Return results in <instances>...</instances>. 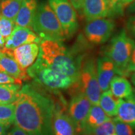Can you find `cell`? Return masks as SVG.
<instances>
[{
  "mask_svg": "<svg viewBox=\"0 0 135 135\" xmlns=\"http://www.w3.org/2000/svg\"><path fill=\"white\" fill-rule=\"evenodd\" d=\"M134 45V40L128 35L126 30L123 29L113 37L104 48V56L112 61L118 75L128 76L126 70Z\"/></svg>",
  "mask_w": 135,
  "mask_h": 135,
  "instance_id": "6",
  "label": "cell"
},
{
  "mask_svg": "<svg viewBox=\"0 0 135 135\" xmlns=\"http://www.w3.org/2000/svg\"><path fill=\"white\" fill-rule=\"evenodd\" d=\"M134 0H121V4H120V7L121 9L123 12L124 13L126 8L129 4H130L131 3H133Z\"/></svg>",
  "mask_w": 135,
  "mask_h": 135,
  "instance_id": "34",
  "label": "cell"
},
{
  "mask_svg": "<svg viewBox=\"0 0 135 135\" xmlns=\"http://www.w3.org/2000/svg\"><path fill=\"white\" fill-rule=\"evenodd\" d=\"M48 4L61 25L66 40L73 36L79 29V23L76 12L70 1L48 0Z\"/></svg>",
  "mask_w": 135,
  "mask_h": 135,
  "instance_id": "7",
  "label": "cell"
},
{
  "mask_svg": "<svg viewBox=\"0 0 135 135\" xmlns=\"http://www.w3.org/2000/svg\"><path fill=\"white\" fill-rule=\"evenodd\" d=\"M111 135H117L116 134V133H114V134H111Z\"/></svg>",
  "mask_w": 135,
  "mask_h": 135,
  "instance_id": "38",
  "label": "cell"
},
{
  "mask_svg": "<svg viewBox=\"0 0 135 135\" xmlns=\"http://www.w3.org/2000/svg\"><path fill=\"white\" fill-rule=\"evenodd\" d=\"M7 135H28V134L21 128L15 126Z\"/></svg>",
  "mask_w": 135,
  "mask_h": 135,
  "instance_id": "31",
  "label": "cell"
},
{
  "mask_svg": "<svg viewBox=\"0 0 135 135\" xmlns=\"http://www.w3.org/2000/svg\"><path fill=\"white\" fill-rule=\"evenodd\" d=\"M8 83H17L19 84L16 79L10 76L8 74L4 72L0 71V84H8Z\"/></svg>",
  "mask_w": 135,
  "mask_h": 135,
  "instance_id": "29",
  "label": "cell"
},
{
  "mask_svg": "<svg viewBox=\"0 0 135 135\" xmlns=\"http://www.w3.org/2000/svg\"><path fill=\"white\" fill-rule=\"evenodd\" d=\"M23 0H1L0 2V13L15 21L21 7Z\"/></svg>",
  "mask_w": 135,
  "mask_h": 135,
  "instance_id": "22",
  "label": "cell"
},
{
  "mask_svg": "<svg viewBox=\"0 0 135 135\" xmlns=\"http://www.w3.org/2000/svg\"><path fill=\"white\" fill-rule=\"evenodd\" d=\"M129 76H130V80L131 81V83H132L133 84V86L135 87V72L133 73Z\"/></svg>",
  "mask_w": 135,
  "mask_h": 135,
  "instance_id": "37",
  "label": "cell"
},
{
  "mask_svg": "<svg viewBox=\"0 0 135 135\" xmlns=\"http://www.w3.org/2000/svg\"><path fill=\"white\" fill-rule=\"evenodd\" d=\"M126 12L127 14L134 15L135 14V0L130 4H129L126 8Z\"/></svg>",
  "mask_w": 135,
  "mask_h": 135,
  "instance_id": "33",
  "label": "cell"
},
{
  "mask_svg": "<svg viewBox=\"0 0 135 135\" xmlns=\"http://www.w3.org/2000/svg\"><path fill=\"white\" fill-rule=\"evenodd\" d=\"M38 6V0H23L15 20L16 26L32 28L34 18Z\"/></svg>",
  "mask_w": 135,
  "mask_h": 135,
  "instance_id": "15",
  "label": "cell"
},
{
  "mask_svg": "<svg viewBox=\"0 0 135 135\" xmlns=\"http://www.w3.org/2000/svg\"><path fill=\"white\" fill-rule=\"evenodd\" d=\"M75 10H77L80 13H81V8L83 0H69Z\"/></svg>",
  "mask_w": 135,
  "mask_h": 135,
  "instance_id": "32",
  "label": "cell"
},
{
  "mask_svg": "<svg viewBox=\"0 0 135 135\" xmlns=\"http://www.w3.org/2000/svg\"><path fill=\"white\" fill-rule=\"evenodd\" d=\"M116 118L135 129V89L130 97L120 99Z\"/></svg>",
  "mask_w": 135,
  "mask_h": 135,
  "instance_id": "16",
  "label": "cell"
},
{
  "mask_svg": "<svg viewBox=\"0 0 135 135\" xmlns=\"http://www.w3.org/2000/svg\"><path fill=\"white\" fill-rule=\"evenodd\" d=\"M98 80L101 91H106L109 89L111 80L117 74V70L113 61L106 56L97 59Z\"/></svg>",
  "mask_w": 135,
  "mask_h": 135,
  "instance_id": "13",
  "label": "cell"
},
{
  "mask_svg": "<svg viewBox=\"0 0 135 135\" xmlns=\"http://www.w3.org/2000/svg\"><path fill=\"white\" fill-rule=\"evenodd\" d=\"M115 126V133L117 135H135L134 129L130 125L113 118Z\"/></svg>",
  "mask_w": 135,
  "mask_h": 135,
  "instance_id": "27",
  "label": "cell"
},
{
  "mask_svg": "<svg viewBox=\"0 0 135 135\" xmlns=\"http://www.w3.org/2000/svg\"><path fill=\"white\" fill-rule=\"evenodd\" d=\"M38 56L53 70L77 81L79 75L77 61L62 41L42 40L40 43Z\"/></svg>",
  "mask_w": 135,
  "mask_h": 135,
  "instance_id": "2",
  "label": "cell"
},
{
  "mask_svg": "<svg viewBox=\"0 0 135 135\" xmlns=\"http://www.w3.org/2000/svg\"><path fill=\"white\" fill-rule=\"evenodd\" d=\"M4 42H5V39L2 36V35L0 33V49L4 48Z\"/></svg>",
  "mask_w": 135,
  "mask_h": 135,
  "instance_id": "36",
  "label": "cell"
},
{
  "mask_svg": "<svg viewBox=\"0 0 135 135\" xmlns=\"http://www.w3.org/2000/svg\"><path fill=\"white\" fill-rule=\"evenodd\" d=\"M126 31L129 35L135 38V15L130 16L126 21Z\"/></svg>",
  "mask_w": 135,
  "mask_h": 135,
  "instance_id": "28",
  "label": "cell"
},
{
  "mask_svg": "<svg viewBox=\"0 0 135 135\" xmlns=\"http://www.w3.org/2000/svg\"><path fill=\"white\" fill-rule=\"evenodd\" d=\"M27 74L40 86L51 90L68 89L76 82L71 78L53 70L40 56L26 70Z\"/></svg>",
  "mask_w": 135,
  "mask_h": 135,
  "instance_id": "5",
  "label": "cell"
},
{
  "mask_svg": "<svg viewBox=\"0 0 135 135\" xmlns=\"http://www.w3.org/2000/svg\"><path fill=\"white\" fill-rule=\"evenodd\" d=\"M8 50L22 70L26 71L38 58L40 46L38 43H31Z\"/></svg>",
  "mask_w": 135,
  "mask_h": 135,
  "instance_id": "11",
  "label": "cell"
},
{
  "mask_svg": "<svg viewBox=\"0 0 135 135\" xmlns=\"http://www.w3.org/2000/svg\"><path fill=\"white\" fill-rule=\"evenodd\" d=\"M31 29L42 40L63 42L66 40L60 22L46 2H42L38 4Z\"/></svg>",
  "mask_w": 135,
  "mask_h": 135,
  "instance_id": "4",
  "label": "cell"
},
{
  "mask_svg": "<svg viewBox=\"0 0 135 135\" xmlns=\"http://www.w3.org/2000/svg\"><path fill=\"white\" fill-rule=\"evenodd\" d=\"M115 22L111 18H100L87 22L84 33L88 41L93 45L106 43L113 33Z\"/></svg>",
  "mask_w": 135,
  "mask_h": 135,
  "instance_id": "8",
  "label": "cell"
},
{
  "mask_svg": "<svg viewBox=\"0 0 135 135\" xmlns=\"http://www.w3.org/2000/svg\"><path fill=\"white\" fill-rule=\"evenodd\" d=\"M8 127L4 126L2 123H0V135H5L6 134V129H8Z\"/></svg>",
  "mask_w": 135,
  "mask_h": 135,
  "instance_id": "35",
  "label": "cell"
},
{
  "mask_svg": "<svg viewBox=\"0 0 135 135\" xmlns=\"http://www.w3.org/2000/svg\"><path fill=\"white\" fill-rule=\"evenodd\" d=\"M15 103L0 104V123L9 128L15 121Z\"/></svg>",
  "mask_w": 135,
  "mask_h": 135,
  "instance_id": "23",
  "label": "cell"
},
{
  "mask_svg": "<svg viewBox=\"0 0 135 135\" xmlns=\"http://www.w3.org/2000/svg\"><path fill=\"white\" fill-rule=\"evenodd\" d=\"M108 9V18H113L124 15L121 10L120 4L121 0H106Z\"/></svg>",
  "mask_w": 135,
  "mask_h": 135,
  "instance_id": "26",
  "label": "cell"
},
{
  "mask_svg": "<svg viewBox=\"0 0 135 135\" xmlns=\"http://www.w3.org/2000/svg\"><path fill=\"white\" fill-rule=\"evenodd\" d=\"M15 125L28 135H54V98L40 87L26 84L20 89L14 102Z\"/></svg>",
  "mask_w": 135,
  "mask_h": 135,
  "instance_id": "1",
  "label": "cell"
},
{
  "mask_svg": "<svg viewBox=\"0 0 135 135\" xmlns=\"http://www.w3.org/2000/svg\"><path fill=\"white\" fill-rule=\"evenodd\" d=\"M16 25L13 20L0 15V33L4 39L11 35Z\"/></svg>",
  "mask_w": 135,
  "mask_h": 135,
  "instance_id": "25",
  "label": "cell"
},
{
  "mask_svg": "<svg viewBox=\"0 0 135 135\" xmlns=\"http://www.w3.org/2000/svg\"><path fill=\"white\" fill-rule=\"evenodd\" d=\"M109 90L119 99H126L130 97L134 93L131 83L123 76H114L109 84Z\"/></svg>",
  "mask_w": 135,
  "mask_h": 135,
  "instance_id": "19",
  "label": "cell"
},
{
  "mask_svg": "<svg viewBox=\"0 0 135 135\" xmlns=\"http://www.w3.org/2000/svg\"><path fill=\"white\" fill-rule=\"evenodd\" d=\"M119 100L120 99L116 97L108 89L101 94L99 105L109 117H116Z\"/></svg>",
  "mask_w": 135,
  "mask_h": 135,
  "instance_id": "20",
  "label": "cell"
},
{
  "mask_svg": "<svg viewBox=\"0 0 135 135\" xmlns=\"http://www.w3.org/2000/svg\"><path fill=\"white\" fill-rule=\"evenodd\" d=\"M91 104L88 98L83 93L78 92L71 94V98L67 108V114L75 124L77 134H81Z\"/></svg>",
  "mask_w": 135,
  "mask_h": 135,
  "instance_id": "9",
  "label": "cell"
},
{
  "mask_svg": "<svg viewBox=\"0 0 135 135\" xmlns=\"http://www.w3.org/2000/svg\"><path fill=\"white\" fill-rule=\"evenodd\" d=\"M0 71L14 78L20 84L23 80L30 79L26 71L22 70L7 49L4 48L0 49Z\"/></svg>",
  "mask_w": 135,
  "mask_h": 135,
  "instance_id": "12",
  "label": "cell"
},
{
  "mask_svg": "<svg viewBox=\"0 0 135 135\" xmlns=\"http://www.w3.org/2000/svg\"><path fill=\"white\" fill-rule=\"evenodd\" d=\"M126 72H127L128 76H129L133 73L135 72V45L133 48L132 54H131L130 61L128 64Z\"/></svg>",
  "mask_w": 135,
  "mask_h": 135,
  "instance_id": "30",
  "label": "cell"
},
{
  "mask_svg": "<svg viewBox=\"0 0 135 135\" xmlns=\"http://www.w3.org/2000/svg\"><path fill=\"white\" fill-rule=\"evenodd\" d=\"M21 88L20 84H0V104L14 103L18 97Z\"/></svg>",
  "mask_w": 135,
  "mask_h": 135,
  "instance_id": "21",
  "label": "cell"
},
{
  "mask_svg": "<svg viewBox=\"0 0 135 135\" xmlns=\"http://www.w3.org/2000/svg\"><path fill=\"white\" fill-rule=\"evenodd\" d=\"M81 13L87 22L108 17L106 0H83Z\"/></svg>",
  "mask_w": 135,
  "mask_h": 135,
  "instance_id": "14",
  "label": "cell"
},
{
  "mask_svg": "<svg viewBox=\"0 0 135 135\" xmlns=\"http://www.w3.org/2000/svg\"><path fill=\"white\" fill-rule=\"evenodd\" d=\"M110 117L106 114L99 104H93L84 121L80 135H89L95 128L100 125Z\"/></svg>",
  "mask_w": 135,
  "mask_h": 135,
  "instance_id": "17",
  "label": "cell"
},
{
  "mask_svg": "<svg viewBox=\"0 0 135 135\" xmlns=\"http://www.w3.org/2000/svg\"><path fill=\"white\" fill-rule=\"evenodd\" d=\"M54 135H77L73 122L66 113H54Z\"/></svg>",
  "mask_w": 135,
  "mask_h": 135,
  "instance_id": "18",
  "label": "cell"
},
{
  "mask_svg": "<svg viewBox=\"0 0 135 135\" xmlns=\"http://www.w3.org/2000/svg\"><path fill=\"white\" fill-rule=\"evenodd\" d=\"M41 41V39L31 28L16 26L11 35L5 39L4 48L13 50L25 44H39Z\"/></svg>",
  "mask_w": 135,
  "mask_h": 135,
  "instance_id": "10",
  "label": "cell"
},
{
  "mask_svg": "<svg viewBox=\"0 0 135 135\" xmlns=\"http://www.w3.org/2000/svg\"><path fill=\"white\" fill-rule=\"evenodd\" d=\"M115 133L113 119L110 118L103 123L95 128L89 135H111Z\"/></svg>",
  "mask_w": 135,
  "mask_h": 135,
  "instance_id": "24",
  "label": "cell"
},
{
  "mask_svg": "<svg viewBox=\"0 0 135 135\" xmlns=\"http://www.w3.org/2000/svg\"><path fill=\"white\" fill-rule=\"evenodd\" d=\"M79 66L78 80L69 89L71 94L83 93L92 104H99L101 91L97 74V60L94 56L86 52L76 57Z\"/></svg>",
  "mask_w": 135,
  "mask_h": 135,
  "instance_id": "3",
  "label": "cell"
}]
</instances>
